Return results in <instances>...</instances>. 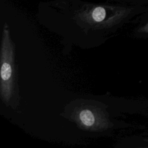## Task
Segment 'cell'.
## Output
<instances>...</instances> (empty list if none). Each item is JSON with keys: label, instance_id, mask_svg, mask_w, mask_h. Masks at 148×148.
I'll use <instances>...</instances> for the list:
<instances>
[{"label": "cell", "instance_id": "obj_1", "mask_svg": "<svg viewBox=\"0 0 148 148\" xmlns=\"http://www.w3.org/2000/svg\"><path fill=\"white\" fill-rule=\"evenodd\" d=\"M128 11V9L113 5L86 4L79 11L77 16L91 24L108 25L116 23Z\"/></svg>", "mask_w": 148, "mask_h": 148}, {"label": "cell", "instance_id": "obj_2", "mask_svg": "<svg viewBox=\"0 0 148 148\" xmlns=\"http://www.w3.org/2000/svg\"><path fill=\"white\" fill-rule=\"evenodd\" d=\"M2 66L1 69V76L2 79V83L4 84L2 86V92L4 91L6 87V84L9 83L11 79L12 75V69L10 62L7 60L5 54L2 51Z\"/></svg>", "mask_w": 148, "mask_h": 148}, {"label": "cell", "instance_id": "obj_3", "mask_svg": "<svg viewBox=\"0 0 148 148\" xmlns=\"http://www.w3.org/2000/svg\"><path fill=\"white\" fill-rule=\"evenodd\" d=\"M79 117L82 124L87 127H91L95 124V117L94 114L88 109H83L79 114Z\"/></svg>", "mask_w": 148, "mask_h": 148}, {"label": "cell", "instance_id": "obj_4", "mask_svg": "<svg viewBox=\"0 0 148 148\" xmlns=\"http://www.w3.org/2000/svg\"><path fill=\"white\" fill-rule=\"evenodd\" d=\"M147 26H148V25H147Z\"/></svg>", "mask_w": 148, "mask_h": 148}]
</instances>
